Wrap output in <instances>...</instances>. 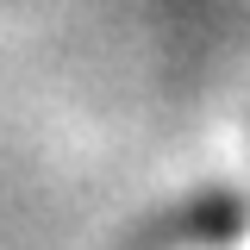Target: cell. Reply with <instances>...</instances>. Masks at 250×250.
I'll list each match as a JSON object with an SVG mask.
<instances>
[]
</instances>
